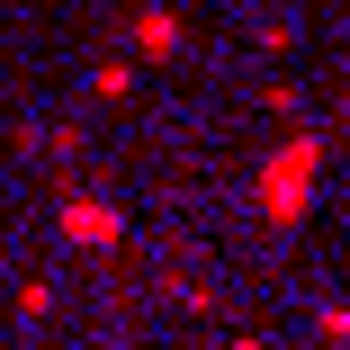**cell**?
Masks as SVG:
<instances>
[{
	"label": "cell",
	"instance_id": "6da1fadb",
	"mask_svg": "<svg viewBox=\"0 0 350 350\" xmlns=\"http://www.w3.org/2000/svg\"><path fill=\"white\" fill-rule=\"evenodd\" d=\"M306 198H314V135H297V144L269 153V171H260V206H269L278 225L306 216Z\"/></svg>",
	"mask_w": 350,
	"mask_h": 350
},
{
	"label": "cell",
	"instance_id": "7a4b0ae2",
	"mask_svg": "<svg viewBox=\"0 0 350 350\" xmlns=\"http://www.w3.org/2000/svg\"><path fill=\"white\" fill-rule=\"evenodd\" d=\"M63 225H72V234H81L90 252H108V243H117V216H108L99 198H81V206H63Z\"/></svg>",
	"mask_w": 350,
	"mask_h": 350
},
{
	"label": "cell",
	"instance_id": "3957f363",
	"mask_svg": "<svg viewBox=\"0 0 350 350\" xmlns=\"http://www.w3.org/2000/svg\"><path fill=\"white\" fill-rule=\"evenodd\" d=\"M135 45H144V54H171V45H180V27H171L162 10H144V18H135Z\"/></svg>",
	"mask_w": 350,
	"mask_h": 350
}]
</instances>
